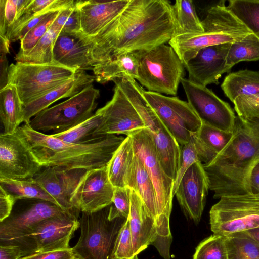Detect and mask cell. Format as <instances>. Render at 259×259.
Wrapping results in <instances>:
<instances>
[{"label":"cell","instance_id":"6da1fadb","mask_svg":"<svg viewBox=\"0 0 259 259\" xmlns=\"http://www.w3.org/2000/svg\"><path fill=\"white\" fill-rule=\"evenodd\" d=\"M172 5L166 0H130L92 42L93 68L124 53L169 42L176 35Z\"/></svg>","mask_w":259,"mask_h":259},{"label":"cell","instance_id":"7a4b0ae2","mask_svg":"<svg viewBox=\"0 0 259 259\" xmlns=\"http://www.w3.org/2000/svg\"><path fill=\"white\" fill-rule=\"evenodd\" d=\"M259 162V120L245 122L236 116L233 136L209 162L203 164L213 198L252 193L249 177Z\"/></svg>","mask_w":259,"mask_h":259},{"label":"cell","instance_id":"3957f363","mask_svg":"<svg viewBox=\"0 0 259 259\" xmlns=\"http://www.w3.org/2000/svg\"><path fill=\"white\" fill-rule=\"evenodd\" d=\"M33 155L42 167L85 170L107 166L125 138L108 134L78 143L63 141L36 131L28 123L20 126Z\"/></svg>","mask_w":259,"mask_h":259},{"label":"cell","instance_id":"277c9868","mask_svg":"<svg viewBox=\"0 0 259 259\" xmlns=\"http://www.w3.org/2000/svg\"><path fill=\"white\" fill-rule=\"evenodd\" d=\"M225 2L222 1L207 10L201 21L203 33L176 35L169 41L184 64L204 48L232 44L252 33L227 8Z\"/></svg>","mask_w":259,"mask_h":259},{"label":"cell","instance_id":"5b68a950","mask_svg":"<svg viewBox=\"0 0 259 259\" xmlns=\"http://www.w3.org/2000/svg\"><path fill=\"white\" fill-rule=\"evenodd\" d=\"M138 62L137 79L148 91L176 96L185 78V66L170 46L161 44L135 52Z\"/></svg>","mask_w":259,"mask_h":259},{"label":"cell","instance_id":"8992f818","mask_svg":"<svg viewBox=\"0 0 259 259\" xmlns=\"http://www.w3.org/2000/svg\"><path fill=\"white\" fill-rule=\"evenodd\" d=\"M120 89L134 106L152 137L161 164L175 181L181 164V149L143 95L144 89L135 80H126Z\"/></svg>","mask_w":259,"mask_h":259},{"label":"cell","instance_id":"52a82bcc","mask_svg":"<svg viewBox=\"0 0 259 259\" xmlns=\"http://www.w3.org/2000/svg\"><path fill=\"white\" fill-rule=\"evenodd\" d=\"M110 207L93 213L82 212L80 236L72 247L81 259H111L118 233L126 219L108 218Z\"/></svg>","mask_w":259,"mask_h":259},{"label":"cell","instance_id":"ba28073f","mask_svg":"<svg viewBox=\"0 0 259 259\" xmlns=\"http://www.w3.org/2000/svg\"><path fill=\"white\" fill-rule=\"evenodd\" d=\"M99 90L93 84L68 99L48 108L33 117L29 124L33 130L53 134L67 131L85 121L94 114Z\"/></svg>","mask_w":259,"mask_h":259},{"label":"cell","instance_id":"9c48e42d","mask_svg":"<svg viewBox=\"0 0 259 259\" xmlns=\"http://www.w3.org/2000/svg\"><path fill=\"white\" fill-rule=\"evenodd\" d=\"M77 71L54 63L16 62L9 66L8 84L16 87L24 106L72 77Z\"/></svg>","mask_w":259,"mask_h":259},{"label":"cell","instance_id":"30bf717a","mask_svg":"<svg viewBox=\"0 0 259 259\" xmlns=\"http://www.w3.org/2000/svg\"><path fill=\"white\" fill-rule=\"evenodd\" d=\"M65 213L52 202L33 199L0 222V245L17 246L23 256L32 254L36 250L30 235L35 226L45 219Z\"/></svg>","mask_w":259,"mask_h":259},{"label":"cell","instance_id":"8fae6325","mask_svg":"<svg viewBox=\"0 0 259 259\" xmlns=\"http://www.w3.org/2000/svg\"><path fill=\"white\" fill-rule=\"evenodd\" d=\"M210 229L224 236L259 227V192L224 196L209 211Z\"/></svg>","mask_w":259,"mask_h":259},{"label":"cell","instance_id":"7c38bea8","mask_svg":"<svg viewBox=\"0 0 259 259\" xmlns=\"http://www.w3.org/2000/svg\"><path fill=\"white\" fill-rule=\"evenodd\" d=\"M143 95L167 130L182 147L197 133L202 122L188 102L143 90Z\"/></svg>","mask_w":259,"mask_h":259},{"label":"cell","instance_id":"4fadbf2b","mask_svg":"<svg viewBox=\"0 0 259 259\" xmlns=\"http://www.w3.org/2000/svg\"><path fill=\"white\" fill-rule=\"evenodd\" d=\"M181 83L188 103L202 123L233 133L236 116L230 105L206 87L183 78Z\"/></svg>","mask_w":259,"mask_h":259},{"label":"cell","instance_id":"5bb4252c","mask_svg":"<svg viewBox=\"0 0 259 259\" xmlns=\"http://www.w3.org/2000/svg\"><path fill=\"white\" fill-rule=\"evenodd\" d=\"M30 150L20 126L0 135V179L26 180L42 168Z\"/></svg>","mask_w":259,"mask_h":259},{"label":"cell","instance_id":"9a60e30c","mask_svg":"<svg viewBox=\"0 0 259 259\" xmlns=\"http://www.w3.org/2000/svg\"><path fill=\"white\" fill-rule=\"evenodd\" d=\"M115 189L107 166L87 170L72 194L71 203L78 212H95L111 205Z\"/></svg>","mask_w":259,"mask_h":259},{"label":"cell","instance_id":"2e32d148","mask_svg":"<svg viewBox=\"0 0 259 259\" xmlns=\"http://www.w3.org/2000/svg\"><path fill=\"white\" fill-rule=\"evenodd\" d=\"M96 113L102 117V122L94 132L93 138L108 134H124L146 128L139 113L119 87L115 85L111 100Z\"/></svg>","mask_w":259,"mask_h":259},{"label":"cell","instance_id":"e0dca14e","mask_svg":"<svg viewBox=\"0 0 259 259\" xmlns=\"http://www.w3.org/2000/svg\"><path fill=\"white\" fill-rule=\"evenodd\" d=\"M209 189L202 163H193L183 176L175 195L185 215L195 224L199 223Z\"/></svg>","mask_w":259,"mask_h":259},{"label":"cell","instance_id":"ac0fdd59","mask_svg":"<svg viewBox=\"0 0 259 259\" xmlns=\"http://www.w3.org/2000/svg\"><path fill=\"white\" fill-rule=\"evenodd\" d=\"M44 167L31 179L46 190L65 212L78 219L79 212L73 208L70 199L87 170L57 166Z\"/></svg>","mask_w":259,"mask_h":259},{"label":"cell","instance_id":"d6986e66","mask_svg":"<svg viewBox=\"0 0 259 259\" xmlns=\"http://www.w3.org/2000/svg\"><path fill=\"white\" fill-rule=\"evenodd\" d=\"M79 228L78 219L67 213L40 221L30 235L36 252L70 248V241Z\"/></svg>","mask_w":259,"mask_h":259},{"label":"cell","instance_id":"ffe728a7","mask_svg":"<svg viewBox=\"0 0 259 259\" xmlns=\"http://www.w3.org/2000/svg\"><path fill=\"white\" fill-rule=\"evenodd\" d=\"M231 44H223L204 48L184 64L188 72V79L206 87L218 84L219 79L232 67L226 65V56Z\"/></svg>","mask_w":259,"mask_h":259},{"label":"cell","instance_id":"44dd1931","mask_svg":"<svg viewBox=\"0 0 259 259\" xmlns=\"http://www.w3.org/2000/svg\"><path fill=\"white\" fill-rule=\"evenodd\" d=\"M92 42L81 31H62L53 48V63L74 70H93L91 59Z\"/></svg>","mask_w":259,"mask_h":259},{"label":"cell","instance_id":"7402d4cb","mask_svg":"<svg viewBox=\"0 0 259 259\" xmlns=\"http://www.w3.org/2000/svg\"><path fill=\"white\" fill-rule=\"evenodd\" d=\"M130 1H77L81 31L89 37L96 35L124 9Z\"/></svg>","mask_w":259,"mask_h":259},{"label":"cell","instance_id":"603a6c76","mask_svg":"<svg viewBox=\"0 0 259 259\" xmlns=\"http://www.w3.org/2000/svg\"><path fill=\"white\" fill-rule=\"evenodd\" d=\"M131 208L127 220L130 224L133 248L136 256L150 245L157 236L154 218L149 212L140 196L131 189Z\"/></svg>","mask_w":259,"mask_h":259},{"label":"cell","instance_id":"cb8c5ba5","mask_svg":"<svg viewBox=\"0 0 259 259\" xmlns=\"http://www.w3.org/2000/svg\"><path fill=\"white\" fill-rule=\"evenodd\" d=\"M95 76L85 71L78 70L75 75L46 94L23 106L24 122L29 124L31 119L40 112L48 108L55 102L71 97L85 88L93 84Z\"/></svg>","mask_w":259,"mask_h":259},{"label":"cell","instance_id":"d4e9b609","mask_svg":"<svg viewBox=\"0 0 259 259\" xmlns=\"http://www.w3.org/2000/svg\"><path fill=\"white\" fill-rule=\"evenodd\" d=\"M95 80L105 84L116 79L136 80L138 75V62L135 52L120 54L94 67Z\"/></svg>","mask_w":259,"mask_h":259},{"label":"cell","instance_id":"484cf974","mask_svg":"<svg viewBox=\"0 0 259 259\" xmlns=\"http://www.w3.org/2000/svg\"><path fill=\"white\" fill-rule=\"evenodd\" d=\"M126 187L135 191L145 207L154 218H157L156 195L152 181L138 157L135 154L126 181Z\"/></svg>","mask_w":259,"mask_h":259},{"label":"cell","instance_id":"4316f807","mask_svg":"<svg viewBox=\"0 0 259 259\" xmlns=\"http://www.w3.org/2000/svg\"><path fill=\"white\" fill-rule=\"evenodd\" d=\"M0 117L5 134L14 133L24 122L23 105L13 85L0 90Z\"/></svg>","mask_w":259,"mask_h":259},{"label":"cell","instance_id":"83f0119b","mask_svg":"<svg viewBox=\"0 0 259 259\" xmlns=\"http://www.w3.org/2000/svg\"><path fill=\"white\" fill-rule=\"evenodd\" d=\"M225 95L233 102L239 96L259 93V71L241 70L229 73L221 84Z\"/></svg>","mask_w":259,"mask_h":259},{"label":"cell","instance_id":"f1b7e54d","mask_svg":"<svg viewBox=\"0 0 259 259\" xmlns=\"http://www.w3.org/2000/svg\"><path fill=\"white\" fill-rule=\"evenodd\" d=\"M134 156L133 141L128 136L107 165L109 180L115 188L126 187V176Z\"/></svg>","mask_w":259,"mask_h":259},{"label":"cell","instance_id":"f546056e","mask_svg":"<svg viewBox=\"0 0 259 259\" xmlns=\"http://www.w3.org/2000/svg\"><path fill=\"white\" fill-rule=\"evenodd\" d=\"M62 29L53 23L48 31L35 46L27 53L16 54L17 62L45 64L53 63V48Z\"/></svg>","mask_w":259,"mask_h":259},{"label":"cell","instance_id":"4dcf8cb0","mask_svg":"<svg viewBox=\"0 0 259 259\" xmlns=\"http://www.w3.org/2000/svg\"><path fill=\"white\" fill-rule=\"evenodd\" d=\"M193 135L211 161L228 145L233 132L222 131L202 123L199 131Z\"/></svg>","mask_w":259,"mask_h":259},{"label":"cell","instance_id":"1f68e13d","mask_svg":"<svg viewBox=\"0 0 259 259\" xmlns=\"http://www.w3.org/2000/svg\"><path fill=\"white\" fill-rule=\"evenodd\" d=\"M0 186L12 194L17 201L26 199L42 200L58 205L55 199L32 179H0Z\"/></svg>","mask_w":259,"mask_h":259},{"label":"cell","instance_id":"d6a6232c","mask_svg":"<svg viewBox=\"0 0 259 259\" xmlns=\"http://www.w3.org/2000/svg\"><path fill=\"white\" fill-rule=\"evenodd\" d=\"M172 7L177 23L175 35L204 32L201 21L198 17L192 1L177 0Z\"/></svg>","mask_w":259,"mask_h":259},{"label":"cell","instance_id":"836d02e7","mask_svg":"<svg viewBox=\"0 0 259 259\" xmlns=\"http://www.w3.org/2000/svg\"><path fill=\"white\" fill-rule=\"evenodd\" d=\"M228 259H259V244L244 232L225 236Z\"/></svg>","mask_w":259,"mask_h":259},{"label":"cell","instance_id":"e575fe53","mask_svg":"<svg viewBox=\"0 0 259 259\" xmlns=\"http://www.w3.org/2000/svg\"><path fill=\"white\" fill-rule=\"evenodd\" d=\"M259 60V37L251 33L240 41L231 44L228 50L226 65L232 67L242 61Z\"/></svg>","mask_w":259,"mask_h":259},{"label":"cell","instance_id":"d590c367","mask_svg":"<svg viewBox=\"0 0 259 259\" xmlns=\"http://www.w3.org/2000/svg\"><path fill=\"white\" fill-rule=\"evenodd\" d=\"M227 7L259 37V0H230Z\"/></svg>","mask_w":259,"mask_h":259},{"label":"cell","instance_id":"8d00e7d4","mask_svg":"<svg viewBox=\"0 0 259 259\" xmlns=\"http://www.w3.org/2000/svg\"><path fill=\"white\" fill-rule=\"evenodd\" d=\"M102 122V116L95 112L90 118L75 127L65 132L51 135L66 142L78 143L93 139L94 132Z\"/></svg>","mask_w":259,"mask_h":259},{"label":"cell","instance_id":"74e56055","mask_svg":"<svg viewBox=\"0 0 259 259\" xmlns=\"http://www.w3.org/2000/svg\"><path fill=\"white\" fill-rule=\"evenodd\" d=\"M193 259H228L225 236L213 234L205 238L196 247Z\"/></svg>","mask_w":259,"mask_h":259},{"label":"cell","instance_id":"f35d334b","mask_svg":"<svg viewBox=\"0 0 259 259\" xmlns=\"http://www.w3.org/2000/svg\"><path fill=\"white\" fill-rule=\"evenodd\" d=\"M60 11L51 12L25 35L20 40V48L17 54H25L35 46L48 31Z\"/></svg>","mask_w":259,"mask_h":259},{"label":"cell","instance_id":"ab89813d","mask_svg":"<svg viewBox=\"0 0 259 259\" xmlns=\"http://www.w3.org/2000/svg\"><path fill=\"white\" fill-rule=\"evenodd\" d=\"M237 116L245 122L259 120V93L239 96L233 102Z\"/></svg>","mask_w":259,"mask_h":259},{"label":"cell","instance_id":"60d3db41","mask_svg":"<svg viewBox=\"0 0 259 259\" xmlns=\"http://www.w3.org/2000/svg\"><path fill=\"white\" fill-rule=\"evenodd\" d=\"M111 259H138L134 253L130 224L127 219L123 224L118 233Z\"/></svg>","mask_w":259,"mask_h":259},{"label":"cell","instance_id":"b9f144b4","mask_svg":"<svg viewBox=\"0 0 259 259\" xmlns=\"http://www.w3.org/2000/svg\"><path fill=\"white\" fill-rule=\"evenodd\" d=\"M181 164L174 184L172 191L174 196L175 195L179 183L186 170L195 162L198 161L201 162V155L192 134L189 142L181 147Z\"/></svg>","mask_w":259,"mask_h":259},{"label":"cell","instance_id":"7bdbcfd3","mask_svg":"<svg viewBox=\"0 0 259 259\" xmlns=\"http://www.w3.org/2000/svg\"><path fill=\"white\" fill-rule=\"evenodd\" d=\"M131 189L128 187H116L110 206L108 218L112 220L118 218L127 219L131 208Z\"/></svg>","mask_w":259,"mask_h":259},{"label":"cell","instance_id":"ee69618b","mask_svg":"<svg viewBox=\"0 0 259 259\" xmlns=\"http://www.w3.org/2000/svg\"><path fill=\"white\" fill-rule=\"evenodd\" d=\"M77 3V1H76ZM75 5L61 10L53 24L66 32L81 31V23L78 10Z\"/></svg>","mask_w":259,"mask_h":259},{"label":"cell","instance_id":"f6af8a7d","mask_svg":"<svg viewBox=\"0 0 259 259\" xmlns=\"http://www.w3.org/2000/svg\"><path fill=\"white\" fill-rule=\"evenodd\" d=\"M15 0H0V35L6 36L7 31L19 19Z\"/></svg>","mask_w":259,"mask_h":259},{"label":"cell","instance_id":"bcb514c9","mask_svg":"<svg viewBox=\"0 0 259 259\" xmlns=\"http://www.w3.org/2000/svg\"><path fill=\"white\" fill-rule=\"evenodd\" d=\"M0 40V90L8 84V61L7 54L9 53L10 41L6 36H1Z\"/></svg>","mask_w":259,"mask_h":259},{"label":"cell","instance_id":"7dc6e473","mask_svg":"<svg viewBox=\"0 0 259 259\" xmlns=\"http://www.w3.org/2000/svg\"><path fill=\"white\" fill-rule=\"evenodd\" d=\"M75 255L72 247L67 249L35 252L20 259H70Z\"/></svg>","mask_w":259,"mask_h":259},{"label":"cell","instance_id":"c3c4849f","mask_svg":"<svg viewBox=\"0 0 259 259\" xmlns=\"http://www.w3.org/2000/svg\"><path fill=\"white\" fill-rule=\"evenodd\" d=\"M16 201L12 194L0 186V222L10 215Z\"/></svg>","mask_w":259,"mask_h":259},{"label":"cell","instance_id":"681fc988","mask_svg":"<svg viewBox=\"0 0 259 259\" xmlns=\"http://www.w3.org/2000/svg\"><path fill=\"white\" fill-rule=\"evenodd\" d=\"M22 257V251L18 246L0 245V259H20Z\"/></svg>","mask_w":259,"mask_h":259},{"label":"cell","instance_id":"f907efd6","mask_svg":"<svg viewBox=\"0 0 259 259\" xmlns=\"http://www.w3.org/2000/svg\"><path fill=\"white\" fill-rule=\"evenodd\" d=\"M249 184L252 193L259 192V162L253 168L250 173Z\"/></svg>","mask_w":259,"mask_h":259},{"label":"cell","instance_id":"816d5d0a","mask_svg":"<svg viewBox=\"0 0 259 259\" xmlns=\"http://www.w3.org/2000/svg\"><path fill=\"white\" fill-rule=\"evenodd\" d=\"M244 232L259 244V227L245 231Z\"/></svg>","mask_w":259,"mask_h":259},{"label":"cell","instance_id":"f5cc1de1","mask_svg":"<svg viewBox=\"0 0 259 259\" xmlns=\"http://www.w3.org/2000/svg\"><path fill=\"white\" fill-rule=\"evenodd\" d=\"M70 259H81V258H80L79 257H78V256H77L76 255H75L73 257H72Z\"/></svg>","mask_w":259,"mask_h":259}]
</instances>
